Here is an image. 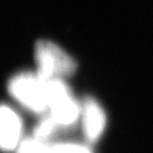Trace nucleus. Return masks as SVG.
Instances as JSON below:
<instances>
[{
	"label": "nucleus",
	"mask_w": 153,
	"mask_h": 153,
	"mask_svg": "<svg viewBox=\"0 0 153 153\" xmlns=\"http://www.w3.org/2000/svg\"><path fill=\"white\" fill-rule=\"evenodd\" d=\"M8 92L25 110L44 115L48 109L47 79L36 71H21L8 82Z\"/></svg>",
	"instance_id": "1"
},
{
	"label": "nucleus",
	"mask_w": 153,
	"mask_h": 153,
	"mask_svg": "<svg viewBox=\"0 0 153 153\" xmlns=\"http://www.w3.org/2000/svg\"><path fill=\"white\" fill-rule=\"evenodd\" d=\"M48 109L47 114L59 128H71L79 123L81 102L74 97L65 79H47Z\"/></svg>",
	"instance_id": "2"
},
{
	"label": "nucleus",
	"mask_w": 153,
	"mask_h": 153,
	"mask_svg": "<svg viewBox=\"0 0 153 153\" xmlns=\"http://www.w3.org/2000/svg\"><path fill=\"white\" fill-rule=\"evenodd\" d=\"M36 73L44 79L71 76L77 68L76 61L66 50L55 42L40 40L34 48Z\"/></svg>",
	"instance_id": "3"
},
{
	"label": "nucleus",
	"mask_w": 153,
	"mask_h": 153,
	"mask_svg": "<svg viewBox=\"0 0 153 153\" xmlns=\"http://www.w3.org/2000/svg\"><path fill=\"white\" fill-rule=\"evenodd\" d=\"M79 123L83 135L88 143L98 142L107 126V115L103 107L93 97H88L81 102Z\"/></svg>",
	"instance_id": "4"
},
{
	"label": "nucleus",
	"mask_w": 153,
	"mask_h": 153,
	"mask_svg": "<svg viewBox=\"0 0 153 153\" xmlns=\"http://www.w3.org/2000/svg\"><path fill=\"white\" fill-rule=\"evenodd\" d=\"M23 120L14 108L5 103L0 104V151L15 152L23 136Z\"/></svg>",
	"instance_id": "5"
},
{
	"label": "nucleus",
	"mask_w": 153,
	"mask_h": 153,
	"mask_svg": "<svg viewBox=\"0 0 153 153\" xmlns=\"http://www.w3.org/2000/svg\"><path fill=\"white\" fill-rule=\"evenodd\" d=\"M15 153H56V144L34 136L24 137Z\"/></svg>",
	"instance_id": "6"
},
{
	"label": "nucleus",
	"mask_w": 153,
	"mask_h": 153,
	"mask_svg": "<svg viewBox=\"0 0 153 153\" xmlns=\"http://www.w3.org/2000/svg\"><path fill=\"white\" fill-rule=\"evenodd\" d=\"M59 129L60 128L57 125V123L47 114L35 125L34 129H33L32 136L40 138V140H44V141H50V138L53 136Z\"/></svg>",
	"instance_id": "7"
},
{
	"label": "nucleus",
	"mask_w": 153,
	"mask_h": 153,
	"mask_svg": "<svg viewBox=\"0 0 153 153\" xmlns=\"http://www.w3.org/2000/svg\"><path fill=\"white\" fill-rule=\"evenodd\" d=\"M56 153H93L86 144L79 142L56 143Z\"/></svg>",
	"instance_id": "8"
}]
</instances>
